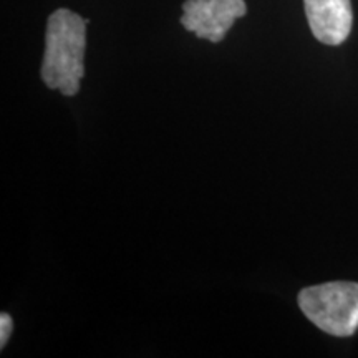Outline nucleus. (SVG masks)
<instances>
[{
  "instance_id": "nucleus-4",
  "label": "nucleus",
  "mask_w": 358,
  "mask_h": 358,
  "mask_svg": "<svg viewBox=\"0 0 358 358\" xmlns=\"http://www.w3.org/2000/svg\"><path fill=\"white\" fill-rule=\"evenodd\" d=\"M313 37L325 45H340L350 35L353 10L350 0H303Z\"/></svg>"
},
{
  "instance_id": "nucleus-2",
  "label": "nucleus",
  "mask_w": 358,
  "mask_h": 358,
  "mask_svg": "<svg viewBox=\"0 0 358 358\" xmlns=\"http://www.w3.org/2000/svg\"><path fill=\"white\" fill-rule=\"evenodd\" d=\"M303 315L334 337H350L358 329L357 282H327L299 292Z\"/></svg>"
},
{
  "instance_id": "nucleus-5",
  "label": "nucleus",
  "mask_w": 358,
  "mask_h": 358,
  "mask_svg": "<svg viewBox=\"0 0 358 358\" xmlns=\"http://www.w3.org/2000/svg\"><path fill=\"white\" fill-rule=\"evenodd\" d=\"M12 317L8 313L0 315V347H6L8 337L12 334Z\"/></svg>"
},
{
  "instance_id": "nucleus-1",
  "label": "nucleus",
  "mask_w": 358,
  "mask_h": 358,
  "mask_svg": "<svg viewBox=\"0 0 358 358\" xmlns=\"http://www.w3.org/2000/svg\"><path fill=\"white\" fill-rule=\"evenodd\" d=\"M87 24L88 20L69 8H58L48 17L42 80L65 96L77 95L85 75Z\"/></svg>"
},
{
  "instance_id": "nucleus-3",
  "label": "nucleus",
  "mask_w": 358,
  "mask_h": 358,
  "mask_svg": "<svg viewBox=\"0 0 358 358\" xmlns=\"http://www.w3.org/2000/svg\"><path fill=\"white\" fill-rule=\"evenodd\" d=\"M245 13L248 6L244 0H186L181 25L196 37L217 43Z\"/></svg>"
}]
</instances>
